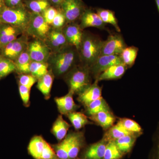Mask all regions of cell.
<instances>
[{
  "mask_svg": "<svg viewBox=\"0 0 159 159\" xmlns=\"http://www.w3.org/2000/svg\"><path fill=\"white\" fill-rule=\"evenodd\" d=\"M50 2L55 6H61V4L65 0H49Z\"/></svg>",
  "mask_w": 159,
  "mask_h": 159,
  "instance_id": "obj_43",
  "label": "cell"
},
{
  "mask_svg": "<svg viewBox=\"0 0 159 159\" xmlns=\"http://www.w3.org/2000/svg\"><path fill=\"white\" fill-rule=\"evenodd\" d=\"M5 7H6V6H5L4 0H0V14Z\"/></svg>",
  "mask_w": 159,
  "mask_h": 159,
  "instance_id": "obj_44",
  "label": "cell"
},
{
  "mask_svg": "<svg viewBox=\"0 0 159 159\" xmlns=\"http://www.w3.org/2000/svg\"><path fill=\"white\" fill-rule=\"evenodd\" d=\"M107 142L102 139L99 142L90 145L84 152V158L103 159Z\"/></svg>",
  "mask_w": 159,
  "mask_h": 159,
  "instance_id": "obj_19",
  "label": "cell"
},
{
  "mask_svg": "<svg viewBox=\"0 0 159 159\" xmlns=\"http://www.w3.org/2000/svg\"><path fill=\"white\" fill-rule=\"evenodd\" d=\"M85 159V158H84V159H78V158H77V159Z\"/></svg>",
  "mask_w": 159,
  "mask_h": 159,
  "instance_id": "obj_47",
  "label": "cell"
},
{
  "mask_svg": "<svg viewBox=\"0 0 159 159\" xmlns=\"http://www.w3.org/2000/svg\"><path fill=\"white\" fill-rule=\"evenodd\" d=\"M139 51V48L134 46L127 47L120 54L122 63L128 68L132 67L134 64Z\"/></svg>",
  "mask_w": 159,
  "mask_h": 159,
  "instance_id": "obj_27",
  "label": "cell"
},
{
  "mask_svg": "<svg viewBox=\"0 0 159 159\" xmlns=\"http://www.w3.org/2000/svg\"><path fill=\"white\" fill-rule=\"evenodd\" d=\"M96 12L104 24H110L113 26L117 32H120L121 29L114 11L109 9L98 8L96 9Z\"/></svg>",
  "mask_w": 159,
  "mask_h": 159,
  "instance_id": "obj_29",
  "label": "cell"
},
{
  "mask_svg": "<svg viewBox=\"0 0 159 159\" xmlns=\"http://www.w3.org/2000/svg\"><path fill=\"white\" fill-rule=\"evenodd\" d=\"M128 68L123 64L115 65L102 72L96 80L98 82L102 80H113L122 78Z\"/></svg>",
  "mask_w": 159,
  "mask_h": 159,
  "instance_id": "obj_20",
  "label": "cell"
},
{
  "mask_svg": "<svg viewBox=\"0 0 159 159\" xmlns=\"http://www.w3.org/2000/svg\"><path fill=\"white\" fill-rule=\"evenodd\" d=\"M1 57V51H0V57Z\"/></svg>",
  "mask_w": 159,
  "mask_h": 159,
  "instance_id": "obj_46",
  "label": "cell"
},
{
  "mask_svg": "<svg viewBox=\"0 0 159 159\" xmlns=\"http://www.w3.org/2000/svg\"><path fill=\"white\" fill-rule=\"evenodd\" d=\"M80 61L79 53L74 46L69 45L57 52H52L47 63L54 77L66 76Z\"/></svg>",
  "mask_w": 159,
  "mask_h": 159,
  "instance_id": "obj_1",
  "label": "cell"
},
{
  "mask_svg": "<svg viewBox=\"0 0 159 159\" xmlns=\"http://www.w3.org/2000/svg\"><path fill=\"white\" fill-rule=\"evenodd\" d=\"M69 135V159H76L85 144L84 135L81 132L70 133Z\"/></svg>",
  "mask_w": 159,
  "mask_h": 159,
  "instance_id": "obj_17",
  "label": "cell"
},
{
  "mask_svg": "<svg viewBox=\"0 0 159 159\" xmlns=\"http://www.w3.org/2000/svg\"><path fill=\"white\" fill-rule=\"evenodd\" d=\"M130 134L134 135L126 130L120 122L118 121L116 124L114 125L106 131L102 139L107 142H109L115 141L119 138Z\"/></svg>",
  "mask_w": 159,
  "mask_h": 159,
  "instance_id": "obj_24",
  "label": "cell"
},
{
  "mask_svg": "<svg viewBox=\"0 0 159 159\" xmlns=\"http://www.w3.org/2000/svg\"><path fill=\"white\" fill-rule=\"evenodd\" d=\"M31 60L27 49L14 61L16 67V71L20 74H30V67Z\"/></svg>",
  "mask_w": 159,
  "mask_h": 159,
  "instance_id": "obj_25",
  "label": "cell"
},
{
  "mask_svg": "<svg viewBox=\"0 0 159 159\" xmlns=\"http://www.w3.org/2000/svg\"><path fill=\"white\" fill-rule=\"evenodd\" d=\"M38 80L31 74H21L19 77V84L31 89Z\"/></svg>",
  "mask_w": 159,
  "mask_h": 159,
  "instance_id": "obj_37",
  "label": "cell"
},
{
  "mask_svg": "<svg viewBox=\"0 0 159 159\" xmlns=\"http://www.w3.org/2000/svg\"><path fill=\"white\" fill-rule=\"evenodd\" d=\"M24 31L9 24H0V50L6 45L17 38Z\"/></svg>",
  "mask_w": 159,
  "mask_h": 159,
  "instance_id": "obj_16",
  "label": "cell"
},
{
  "mask_svg": "<svg viewBox=\"0 0 159 159\" xmlns=\"http://www.w3.org/2000/svg\"><path fill=\"white\" fill-rule=\"evenodd\" d=\"M138 137L134 135H127L114 141L118 148L123 154L130 152Z\"/></svg>",
  "mask_w": 159,
  "mask_h": 159,
  "instance_id": "obj_26",
  "label": "cell"
},
{
  "mask_svg": "<svg viewBox=\"0 0 159 159\" xmlns=\"http://www.w3.org/2000/svg\"><path fill=\"white\" fill-rule=\"evenodd\" d=\"M150 159H159V126L154 139L153 148L151 153Z\"/></svg>",
  "mask_w": 159,
  "mask_h": 159,
  "instance_id": "obj_41",
  "label": "cell"
},
{
  "mask_svg": "<svg viewBox=\"0 0 159 159\" xmlns=\"http://www.w3.org/2000/svg\"><path fill=\"white\" fill-rule=\"evenodd\" d=\"M16 71L14 61L1 56L0 57V79Z\"/></svg>",
  "mask_w": 159,
  "mask_h": 159,
  "instance_id": "obj_35",
  "label": "cell"
},
{
  "mask_svg": "<svg viewBox=\"0 0 159 159\" xmlns=\"http://www.w3.org/2000/svg\"><path fill=\"white\" fill-rule=\"evenodd\" d=\"M89 118L106 131L114 125L116 121V116L111 111L99 112Z\"/></svg>",
  "mask_w": 159,
  "mask_h": 159,
  "instance_id": "obj_21",
  "label": "cell"
},
{
  "mask_svg": "<svg viewBox=\"0 0 159 159\" xmlns=\"http://www.w3.org/2000/svg\"><path fill=\"white\" fill-rule=\"evenodd\" d=\"M69 92L79 94L91 84V75L88 67L77 65L66 75Z\"/></svg>",
  "mask_w": 159,
  "mask_h": 159,
  "instance_id": "obj_4",
  "label": "cell"
},
{
  "mask_svg": "<svg viewBox=\"0 0 159 159\" xmlns=\"http://www.w3.org/2000/svg\"><path fill=\"white\" fill-rule=\"evenodd\" d=\"M125 40L121 34L119 33L111 34L107 39L102 41L100 55H120L125 48L127 47Z\"/></svg>",
  "mask_w": 159,
  "mask_h": 159,
  "instance_id": "obj_7",
  "label": "cell"
},
{
  "mask_svg": "<svg viewBox=\"0 0 159 159\" xmlns=\"http://www.w3.org/2000/svg\"><path fill=\"white\" fill-rule=\"evenodd\" d=\"M48 63L31 61L30 67V74L37 80L43 77L49 72Z\"/></svg>",
  "mask_w": 159,
  "mask_h": 159,
  "instance_id": "obj_33",
  "label": "cell"
},
{
  "mask_svg": "<svg viewBox=\"0 0 159 159\" xmlns=\"http://www.w3.org/2000/svg\"><path fill=\"white\" fill-rule=\"evenodd\" d=\"M102 40L89 32L84 31L79 53L80 61L82 65L89 68L100 56Z\"/></svg>",
  "mask_w": 159,
  "mask_h": 159,
  "instance_id": "obj_2",
  "label": "cell"
},
{
  "mask_svg": "<svg viewBox=\"0 0 159 159\" xmlns=\"http://www.w3.org/2000/svg\"><path fill=\"white\" fill-rule=\"evenodd\" d=\"M123 64L120 55H100L89 68L92 77L96 80L102 72L115 65Z\"/></svg>",
  "mask_w": 159,
  "mask_h": 159,
  "instance_id": "obj_11",
  "label": "cell"
},
{
  "mask_svg": "<svg viewBox=\"0 0 159 159\" xmlns=\"http://www.w3.org/2000/svg\"><path fill=\"white\" fill-rule=\"evenodd\" d=\"M74 94L69 92L65 96L56 97L54 99L57 108L61 115L67 116L72 112L75 111L78 108V106L76 104L73 98Z\"/></svg>",
  "mask_w": 159,
  "mask_h": 159,
  "instance_id": "obj_18",
  "label": "cell"
},
{
  "mask_svg": "<svg viewBox=\"0 0 159 159\" xmlns=\"http://www.w3.org/2000/svg\"><path fill=\"white\" fill-rule=\"evenodd\" d=\"M54 77L52 72L49 70L47 74L38 80L37 89L43 94L46 99H48L51 97Z\"/></svg>",
  "mask_w": 159,
  "mask_h": 159,
  "instance_id": "obj_23",
  "label": "cell"
},
{
  "mask_svg": "<svg viewBox=\"0 0 159 159\" xmlns=\"http://www.w3.org/2000/svg\"><path fill=\"white\" fill-rule=\"evenodd\" d=\"M124 155L114 141L107 142L103 159H121Z\"/></svg>",
  "mask_w": 159,
  "mask_h": 159,
  "instance_id": "obj_36",
  "label": "cell"
},
{
  "mask_svg": "<svg viewBox=\"0 0 159 159\" xmlns=\"http://www.w3.org/2000/svg\"><path fill=\"white\" fill-rule=\"evenodd\" d=\"M5 6L9 8L18 7L22 6V0H4Z\"/></svg>",
  "mask_w": 159,
  "mask_h": 159,
  "instance_id": "obj_42",
  "label": "cell"
},
{
  "mask_svg": "<svg viewBox=\"0 0 159 159\" xmlns=\"http://www.w3.org/2000/svg\"><path fill=\"white\" fill-rule=\"evenodd\" d=\"M69 141L70 135L68 134L62 141L52 145L57 159H69Z\"/></svg>",
  "mask_w": 159,
  "mask_h": 159,
  "instance_id": "obj_31",
  "label": "cell"
},
{
  "mask_svg": "<svg viewBox=\"0 0 159 159\" xmlns=\"http://www.w3.org/2000/svg\"><path fill=\"white\" fill-rule=\"evenodd\" d=\"M28 151L34 159H58L52 145L42 136H34L31 138Z\"/></svg>",
  "mask_w": 159,
  "mask_h": 159,
  "instance_id": "obj_5",
  "label": "cell"
},
{
  "mask_svg": "<svg viewBox=\"0 0 159 159\" xmlns=\"http://www.w3.org/2000/svg\"><path fill=\"white\" fill-rule=\"evenodd\" d=\"M119 122L129 132L139 137L143 133V129L139 123L132 119L127 118L120 119Z\"/></svg>",
  "mask_w": 159,
  "mask_h": 159,
  "instance_id": "obj_34",
  "label": "cell"
},
{
  "mask_svg": "<svg viewBox=\"0 0 159 159\" xmlns=\"http://www.w3.org/2000/svg\"><path fill=\"white\" fill-rule=\"evenodd\" d=\"M27 7L32 13L42 14L46 9L50 7L48 0H30L26 2Z\"/></svg>",
  "mask_w": 159,
  "mask_h": 159,
  "instance_id": "obj_32",
  "label": "cell"
},
{
  "mask_svg": "<svg viewBox=\"0 0 159 159\" xmlns=\"http://www.w3.org/2000/svg\"><path fill=\"white\" fill-rule=\"evenodd\" d=\"M0 24H1V23H0Z\"/></svg>",
  "mask_w": 159,
  "mask_h": 159,
  "instance_id": "obj_48",
  "label": "cell"
},
{
  "mask_svg": "<svg viewBox=\"0 0 159 159\" xmlns=\"http://www.w3.org/2000/svg\"><path fill=\"white\" fill-rule=\"evenodd\" d=\"M61 6L66 22L69 24L80 19L86 10L81 0H65Z\"/></svg>",
  "mask_w": 159,
  "mask_h": 159,
  "instance_id": "obj_10",
  "label": "cell"
},
{
  "mask_svg": "<svg viewBox=\"0 0 159 159\" xmlns=\"http://www.w3.org/2000/svg\"><path fill=\"white\" fill-rule=\"evenodd\" d=\"M28 43L27 36L22 35L0 50L1 56L14 61L27 49Z\"/></svg>",
  "mask_w": 159,
  "mask_h": 159,
  "instance_id": "obj_9",
  "label": "cell"
},
{
  "mask_svg": "<svg viewBox=\"0 0 159 159\" xmlns=\"http://www.w3.org/2000/svg\"><path fill=\"white\" fill-rule=\"evenodd\" d=\"M52 52H57L68 46L62 29L51 28L44 41Z\"/></svg>",
  "mask_w": 159,
  "mask_h": 159,
  "instance_id": "obj_12",
  "label": "cell"
},
{
  "mask_svg": "<svg viewBox=\"0 0 159 159\" xmlns=\"http://www.w3.org/2000/svg\"><path fill=\"white\" fill-rule=\"evenodd\" d=\"M27 50L32 61L47 63L51 53L44 41L36 39L28 43Z\"/></svg>",
  "mask_w": 159,
  "mask_h": 159,
  "instance_id": "obj_8",
  "label": "cell"
},
{
  "mask_svg": "<svg viewBox=\"0 0 159 159\" xmlns=\"http://www.w3.org/2000/svg\"><path fill=\"white\" fill-rule=\"evenodd\" d=\"M31 15L23 5L13 8L6 6L0 14V23L9 24L26 32Z\"/></svg>",
  "mask_w": 159,
  "mask_h": 159,
  "instance_id": "obj_3",
  "label": "cell"
},
{
  "mask_svg": "<svg viewBox=\"0 0 159 159\" xmlns=\"http://www.w3.org/2000/svg\"><path fill=\"white\" fill-rule=\"evenodd\" d=\"M57 12L58 10L57 9L54 7L50 6L42 15L46 22L51 26Z\"/></svg>",
  "mask_w": 159,
  "mask_h": 159,
  "instance_id": "obj_40",
  "label": "cell"
},
{
  "mask_svg": "<svg viewBox=\"0 0 159 159\" xmlns=\"http://www.w3.org/2000/svg\"><path fill=\"white\" fill-rule=\"evenodd\" d=\"M154 1L156 4L157 8L159 12V0H154Z\"/></svg>",
  "mask_w": 159,
  "mask_h": 159,
  "instance_id": "obj_45",
  "label": "cell"
},
{
  "mask_svg": "<svg viewBox=\"0 0 159 159\" xmlns=\"http://www.w3.org/2000/svg\"><path fill=\"white\" fill-rule=\"evenodd\" d=\"M19 91L21 99L24 106L26 107H29L30 104V91L31 89L24 86L19 84Z\"/></svg>",
  "mask_w": 159,
  "mask_h": 159,
  "instance_id": "obj_38",
  "label": "cell"
},
{
  "mask_svg": "<svg viewBox=\"0 0 159 159\" xmlns=\"http://www.w3.org/2000/svg\"><path fill=\"white\" fill-rule=\"evenodd\" d=\"M66 116H67L74 128L77 130L81 129L86 125L92 123L90 121H89L87 116L80 112L75 111L68 114Z\"/></svg>",
  "mask_w": 159,
  "mask_h": 159,
  "instance_id": "obj_30",
  "label": "cell"
},
{
  "mask_svg": "<svg viewBox=\"0 0 159 159\" xmlns=\"http://www.w3.org/2000/svg\"><path fill=\"white\" fill-rule=\"evenodd\" d=\"M102 88L98 85V81L95 82L86 88L82 92L78 94L77 100L84 107L90 102L102 97Z\"/></svg>",
  "mask_w": 159,
  "mask_h": 159,
  "instance_id": "obj_14",
  "label": "cell"
},
{
  "mask_svg": "<svg viewBox=\"0 0 159 159\" xmlns=\"http://www.w3.org/2000/svg\"><path fill=\"white\" fill-rule=\"evenodd\" d=\"M79 25L70 23L62 28V31L69 44L74 46L79 51L82 41L84 31Z\"/></svg>",
  "mask_w": 159,
  "mask_h": 159,
  "instance_id": "obj_13",
  "label": "cell"
},
{
  "mask_svg": "<svg viewBox=\"0 0 159 159\" xmlns=\"http://www.w3.org/2000/svg\"><path fill=\"white\" fill-rule=\"evenodd\" d=\"M87 114L91 116L101 111H111V109L103 97L90 102L84 107Z\"/></svg>",
  "mask_w": 159,
  "mask_h": 159,
  "instance_id": "obj_28",
  "label": "cell"
},
{
  "mask_svg": "<svg viewBox=\"0 0 159 159\" xmlns=\"http://www.w3.org/2000/svg\"><path fill=\"white\" fill-rule=\"evenodd\" d=\"M70 127V125L64 119L62 115H60L53 123L51 132L59 142L66 136Z\"/></svg>",
  "mask_w": 159,
  "mask_h": 159,
  "instance_id": "obj_22",
  "label": "cell"
},
{
  "mask_svg": "<svg viewBox=\"0 0 159 159\" xmlns=\"http://www.w3.org/2000/svg\"><path fill=\"white\" fill-rule=\"evenodd\" d=\"M66 20L65 16L61 10H58L57 15L54 17L52 25L53 28L55 29H62L64 27Z\"/></svg>",
  "mask_w": 159,
  "mask_h": 159,
  "instance_id": "obj_39",
  "label": "cell"
},
{
  "mask_svg": "<svg viewBox=\"0 0 159 159\" xmlns=\"http://www.w3.org/2000/svg\"><path fill=\"white\" fill-rule=\"evenodd\" d=\"M80 20V26L82 30L89 27H94L101 30L106 29V24L102 22L97 12L90 9H86Z\"/></svg>",
  "mask_w": 159,
  "mask_h": 159,
  "instance_id": "obj_15",
  "label": "cell"
},
{
  "mask_svg": "<svg viewBox=\"0 0 159 159\" xmlns=\"http://www.w3.org/2000/svg\"><path fill=\"white\" fill-rule=\"evenodd\" d=\"M51 29L44 19L42 15L31 12L26 32L34 39L44 41Z\"/></svg>",
  "mask_w": 159,
  "mask_h": 159,
  "instance_id": "obj_6",
  "label": "cell"
}]
</instances>
